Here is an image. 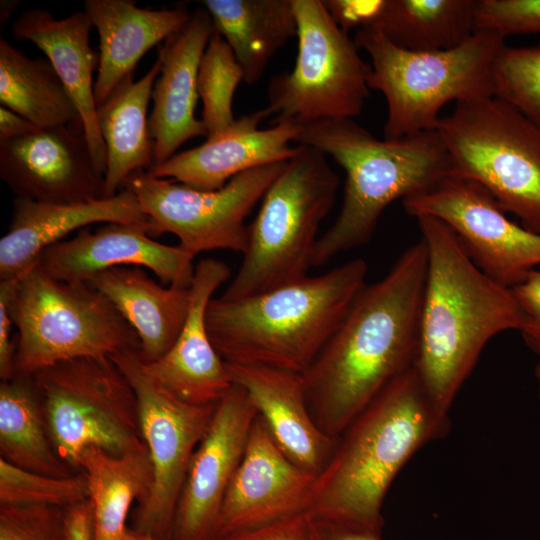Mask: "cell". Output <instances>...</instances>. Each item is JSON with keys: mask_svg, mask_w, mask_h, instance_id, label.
I'll list each match as a JSON object with an SVG mask.
<instances>
[{"mask_svg": "<svg viewBox=\"0 0 540 540\" xmlns=\"http://www.w3.org/2000/svg\"><path fill=\"white\" fill-rule=\"evenodd\" d=\"M426 269L427 249L420 239L381 280L363 286L303 375L310 413L329 437L337 439L386 386L413 367Z\"/></svg>", "mask_w": 540, "mask_h": 540, "instance_id": "cell-1", "label": "cell"}, {"mask_svg": "<svg viewBox=\"0 0 540 540\" xmlns=\"http://www.w3.org/2000/svg\"><path fill=\"white\" fill-rule=\"evenodd\" d=\"M416 220L427 269L413 368L432 403L449 414L486 344L519 331L522 313L513 289L485 275L447 224L432 216Z\"/></svg>", "mask_w": 540, "mask_h": 540, "instance_id": "cell-2", "label": "cell"}, {"mask_svg": "<svg viewBox=\"0 0 540 540\" xmlns=\"http://www.w3.org/2000/svg\"><path fill=\"white\" fill-rule=\"evenodd\" d=\"M450 429L414 368L388 386L337 438L317 476L310 511L324 521L381 532L384 498L403 466Z\"/></svg>", "mask_w": 540, "mask_h": 540, "instance_id": "cell-3", "label": "cell"}, {"mask_svg": "<svg viewBox=\"0 0 540 540\" xmlns=\"http://www.w3.org/2000/svg\"><path fill=\"white\" fill-rule=\"evenodd\" d=\"M356 258L318 276L237 300L212 298L205 313L211 342L225 363L305 374L365 285Z\"/></svg>", "mask_w": 540, "mask_h": 540, "instance_id": "cell-4", "label": "cell"}, {"mask_svg": "<svg viewBox=\"0 0 540 540\" xmlns=\"http://www.w3.org/2000/svg\"><path fill=\"white\" fill-rule=\"evenodd\" d=\"M295 143L330 156L346 173L341 210L318 238L312 267L369 242L388 205L451 173L448 151L436 130L378 139L354 119L319 120L302 125Z\"/></svg>", "mask_w": 540, "mask_h": 540, "instance_id": "cell-5", "label": "cell"}, {"mask_svg": "<svg viewBox=\"0 0 540 540\" xmlns=\"http://www.w3.org/2000/svg\"><path fill=\"white\" fill-rule=\"evenodd\" d=\"M353 40L371 58L369 88L382 92L387 102L385 139L436 130L441 109L451 101L493 97V64L505 45V38L491 31L428 52L399 48L369 28L357 30Z\"/></svg>", "mask_w": 540, "mask_h": 540, "instance_id": "cell-6", "label": "cell"}, {"mask_svg": "<svg viewBox=\"0 0 540 540\" xmlns=\"http://www.w3.org/2000/svg\"><path fill=\"white\" fill-rule=\"evenodd\" d=\"M299 146L248 225L247 249L236 276L221 295L224 299L262 294L308 276L317 233L335 203L339 177L326 155Z\"/></svg>", "mask_w": 540, "mask_h": 540, "instance_id": "cell-7", "label": "cell"}, {"mask_svg": "<svg viewBox=\"0 0 540 540\" xmlns=\"http://www.w3.org/2000/svg\"><path fill=\"white\" fill-rule=\"evenodd\" d=\"M10 313L17 329L16 375L140 349L135 330L106 296L88 283L55 279L36 263L17 278Z\"/></svg>", "mask_w": 540, "mask_h": 540, "instance_id": "cell-8", "label": "cell"}, {"mask_svg": "<svg viewBox=\"0 0 540 540\" xmlns=\"http://www.w3.org/2000/svg\"><path fill=\"white\" fill-rule=\"evenodd\" d=\"M451 173L480 184L525 228L540 233V127L506 102H458L436 128Z\"/></svg>", "mask_w": 540, "mask_h": 540, "instance_id": "cell-9", "label": "cell"}, {"mask_svg": "<svg viewBox=\"0 0 540 540\" xmlns=\"http://www.w3.org/2000/svg\"><path fill=\"white\" fill-rule=\"evenodd\" d=\"M32 377L53 446L77 472L80 455L88 447L114 455L147 448L135 390L110 357L61 361Z\"/></svg>", "mask_w": 540, "mask_h": 540, "instance_id": "cell-10", "label": "cell"}, {"mask_svg": "<svg viewBox=\"0 0 540 540\" xmlns=\"http://www.w3.org/2000/svg\"><path fill=\"white\" fill-rule=\"evenodd\" d=\"M298 49L289 72L275 75L265 107L272 125L353 119L369 98L371 65L332 19L323 0H292Z\"/></svg>", "mask_w": 540, "mask_h": 540, "instance_id": "cell-11", "label": "cell"}, {"mask_svg": "<svg viewBox=\"0 0 540 540\" xmlns=\"http://www.w3.org/2000/svg\"><path fill=\"white\" fill-rule=\"evenodd\" d=\"M286 164L287 161L253 168L214 191L193 189L147 172L131 175L122 188L136 195L148 218L152 238L174 234L178 245L193 257L217 249L243 255L249 236L245 220Z\"/></svg>", "mask_w": 540, "mask_h": 540, "instance_id": "cell-12", "label": "cell"}, {"mask_svg": "<svg viewBox=\"0 0 540 540\" xmlns=\"http://www.w3.org/2000/svg\"><path fill=\"white\" fill-rule=\"evenodd\" d=\"M110 358L135 390L142 438L153 465V483L147 497L136 505L132 529L159 540H171L191 457L217 404L193 405L175 397L150 377L138 351H122Z\"/></svg>", "mask_w": 540, "mask_h": 540, "instance_id": "cell-13", "label": "cell"}, {"mask_svg": "<svg viewBox=\"0 0 540 540\" xmlns=\"http://www.w3.org/2000/svg\"><path fill=\"white\" fill-rule=\"evenodd\" d=\"M413 217L432 216L457 235L473 263L500 285L514 288L540 268V233L506 215L477 182L450 173L402 200Z\"/></svg>", "mask_w": 540, "mask_h": 540, "instance_id": "cell-14", "label": "cell"}, {"mask_svg": "<svg viewBox=\"0 0 540 540\" xmlns=\"http://www.w3.org/2000/svg\"><path fill=\"white\" fill-rule=\"evenodd\" d=\"M257 415L247 392L237 384L217 403L191 457L171 540H216L221 507Z\"/></svg>", "mask_w": 540, "mask_h": 540, "instance_id": "cell-15", "label": "cell"}, {"mask_svg": "<svg viewBox=\"0 0 540 540\" xmlns=\"http://www.w3.org/2000/svg\"><path fill=\"white\" fill-rule=\"evenodd\" d=\"M0 178L15 197L70 204L104 198L82 121L0 140Z\"/></svg>", "mask_w": 540, "mask_h": 540, "instance_id": "cell-16", "label": "cell"}, {"mask_svg": "<svg viewBox=\"0 0 540 540\" xmlns=\"http://www.w3.org/2000/svg\"><path fill=\"white\" fill-rule=\"evenodd\" d=\"M316 478L285 455L257 415L221 507L216 540L310 511Z\"/></svg>", "mask_w": 540, "mask_h": 540, "instance_id": "cell-17", "label": "cell"}, {"mask_svg": "<svg viewBox=\"0 0 540 540\" xmlns=\"http://www.w3.org/2000/svg\"><path fill=\"white\" fill-rule=\"evenodd\" d=\"M194 257L179 245L170 246L149 235L148 222L107 223L46 248L36 264L49 276L65 282L88 281L97 273L119 266L151 270L168 286L189 288Z\"/></svg>", "mask_w": 540, "mask_h": 540, "instance_id": "cell-18", "label": "cell"}, {"mask_svg": "<svg viewBox=\"0 0 540 540\" xmlns=\"http://www.w3.org/2000/svg\"><path fill=\"white\" fill-rule=\"evenodd\" d=\"M267 117L265 108L243 115L223 133L155 164L147 173L193 189L214 191L240 173L286 162L299 150L300 146L291 142L295 143L302 125L282 122L259 129V123Z\"/></svg>", "mask_w": 540, "mask_h": 540, "instance_id": "cell-19", "label": "cell"}, {"mask_svg": "<svg viewBox=\"0 0 540 540\" xmlns=\"http://www.w3.org/2000/svg\"><path fill=\"white\" fill-rule=\"evenodd\" d=\"M221 260L205 258L195 266L190 305L171 349L144 369L160 386L193 405H216L234 385L225 362L209 337L205 313L214 292L230 278Z\"/></svg>", "mask_w": 540, "mask_h": 540, "instance_id": "cell-20", "label": "cell"}, {"mask_svg": "<svg viewBox=\"0 0 540 540\" xmlns=\"http://www.w3.org/2000/svg\"><path fill=\"white\" fill-rule=\"evenodd\" d=\"M213 32L210 14L199 8L159 50L161 69L152 89L149 116L154 165L174 156L188 140L208 137L202 120L195 116V107L199 64Z\"/></svg>", "mask_w": 540, "mask_h": 540, "instance_id": "cell-21", "label": "cell"}, {"mask_svg": "<svg viewBox=\"0 0 540 540\" xmlns=\"http://www.w3.org/2000/svg\"><path fill=\"white\" fill-rule=\"evenodd\" d=\"M145 222L148 218L128 188L110 198L70 204L15 197L8 230L0 239V280L19 277L46 248L75 230L95 223Z\"/></svg>", "mask_w": 540, "mask_h": 540, "instance_id": "cell-22", "label": "cell"}, {"mask_svg": "<svg viewBox=\"0 0 540 540\" xmlns=\"http://www.w3.org/2000/svg\"><path fill=\"white\" fill-rule=\"evenodd\" d=\"M234 384L248 394L273 439L299 467L318 476L330 461L337 439L313 419L303 374L252 364H228Z\"/></svg>", "mask_w": 540, "mask_h": 540, "instance_id": "cell-23", "label": "cell"}, {"mask_svg": "<svg viewBox=\"0 0 540 540\" xmlns=\"http://www.w3.org/2000/svg\"><path fill=\"white\" fill-rule=\"evenodd\" d=\"M92 28L84 10L57 19L48 10L33 8L15 20L11 32L19 41L32 42L51 62L81 116L94 166L104 176L107 155L97 124L93 80L99 56L90 46Z\"/></svg>", "mask_w": 540, "mask_h": 540, "instance_id": "cell-24", "label": "cell"}, {"mask_svg": "<svg viewBox=\"0 0 540 540\" xmlns=\"http://www.w3.org/2000/svg\"><path fill=\"white\" fill-rule=\"evenodd\" d=\"M84 11L99 36L96 106L133 75L151 48L178 32L192 15L185 6L141 8L132 0H85Z\"/></svg>", "mask_w": 540, "mask_h": 540, "instance_id": "cell-25", "label": "cell"}, {"mask_svg": "<svg viewBox=\"0 0 540 540\" xmlns=\"http://www.w3.org/2000/svg\"><path fill=\"white\" fill-rule=\"evenodd\" d=\"M88 284L106 296L135 330L143 363L155 362L171 349L187 318L190 287L159 285L137 266L110 268Z\"/></svg>", "mask_w": 540, "mask_h": 540, "instance_id": "cell-26", "label": "cell"}, {"mask_svg": "<svg viewBox=\"0 0 540 540\" xmlns=\"http://www.w3.org/2000/svg\"><path fill=\"white\" fill-rule=\"evenodd\" d=\"M161 56L139 80L126 77L96 106L99 131L106 148L104 198L118 194L133 174L154 166V143L149 130L148 105L160 73Z\"/></svg>", "mask_w": 540, "mask_h": 540, "instance_id": "cell-27", "label": "cell"}, {"mask_svg": "<svg viewBox=\"0 0 540 540\" xmlns=\"http://www.w3.org/2000/svg\"><path fill=\"white\" fill-rule=\"evenodd\" d=\"M202 4L214 29L234 51L248 85L257 83L275 53L297 36L292 0H204Z\"/></svg>", "mask_w": 540, "mask_h": 540, "instance_id": "cell-28", "label": "cell"}, {"mask_svg": "<svg viewBox=\"0 0 540 540\" xmlns=\"http://www.w3.org/2000/svg\"><path fill=\"white\" fill-rule=\"evenodd\" d=\"M79 468L88 482L94 540H129L130 508L147 497L153 483L148 449L114 455L88 447L80 455Z\"/></svg>", "mask_w": 540, "mask_h": 540, "instance_id": "cell-29", "label": "cell"}, {"mask_svg": "<svg viewBox=\"0 0 540 540\" xmlns=\"http://www.w3.org/2000/svg\"><path fill=\"white\" fill-rule=\"evenodd\" d=\"M0 454L10 464L51 477L81 473L58 456L32 375L0 383Z\"/></svg>", "mask_w": 540, "mask_h": 540, "instance_id": "cell-30", "label": "cell"}, {"mask_svg": "<svg viewBox=\"0 0 540 540\" xmlns=\"http://www.w3.org/2000/svg\"><path fill=\"white\" fill-rule=\"evenodd\" d=\"M0 103L39 129L82 121L81 116L47 58H30L0 39Z\"/></svg>", "mask_w": 540, "mask_h": 540, "instance_id": "cell-31", "label": "cell"}, {"mask_svg": "<svg viewBox=\"0 0 540 540\" xmlns=\"http://www.w3.org/2000/svg\"><path fill=\"white\" fill-rule=\"evenodd\" d=\"M477 0H386L372 28L415 52L460 46L475 32Z\"/></svg>", "mask_w": 540, "mask_h": 540, "instance_id": "cell-32", "label": "cell"}, {"mask_svg": "<svg viewBox=\"0 0 540 540\" xmlns=\"http://www.w3.org/2000/svg\"><path fill=\"white\" fill-rule=\"evenodd\" d=\"M244 80L243 69L227 41L214 29L199 64L197 91L202 101L201 120L215 137L236 121L232 102L236 88Z\"/></svg>", "mask_w": 540, "mask_h": 540, "instance_id": "cell-33", "label": "cell"}, {"mask_svg": "<svg viewBox=\"0 0 540 540\" xmlns=\"http://www.w3.org/2000/svg\"><path fill=\"white\" fill-rule=\"evenodd\" d=\"M492 76L494 97L540 127V43L528 47L505 44L494 60Z\"/></svg>", "mask_w": 540, "mask_h": 540, "instance_id": "cell-34", "label": "cell"}, {"mask_svg": "<svg viewBox=\"0 0 540 540\" xmlns=\"http://www.w3.org/2000/svg\"><path fill=\"white\" fill-rule=\"evenodd\" d=\"M88 496V482L83 472L56 478L22 469L0 457V504L67 508Z\"/></svg>", "mask_w": 540, "mask_h": 540, "instance_id": "cell-35", "label": "cell"}, {"mask_svg": "<svg viewBox=\"0 0 540 540\" xmlns=\"http://www.w3.org/2000/svg\"><path fill=\"white\" fill-rule=\"evenodd\" d=\"M65 509L0 504V540H68Z\"/></svg>", "mask_w": 540, "mask_h": 540, "instance_id": "cell-36", "label": "cell"}, {"mask_svg": "<svg viewBox=\"0 0 540 540\" xmlns=\"http://www.w3.org/2000/svg\"><path fill=\"white\" fill-rule=\"evenodd\" d=\"M502 37L540 33V0H477L475 32Z\"/></svg>", "mask_w": 540, "mask_h": 540, "instance_id": "cell-37", "label": "cell"}, {"mask_svg": "<svg viewBox=\"0 0 540 540\" xmlns=\"http://www.w3.org/2000/svg\"><path fill=\"white\" fill-rule=\"evenodd\" d=\"M220 540H321L316 517L304 511Z\"/></svg>", "mask_w": 540, "mask_h": 540, "instance_id": "cell-38", "label": "cell"}, {"mask_svg": "<svg viewBox=\"0 0 540 540\" xmlns=\"http://www.w3.org/2000/svg\"><path fill=\"white\" fill-rule=\"evenodd\" d=\"M512 289L522 313L519 332L525 345L540 362V268L533 270Z\"/></svg>", "mask_w": 540, "mask_h": 540, "instance_id": "cell-39", "label": "cell"}, {"mask_svg": "<svg viewBox=\"0 0 540 540\" xmlns=\"http://www.w3.org/2000/svg\"><path fill=\"white\" fill-rule=\"evenodd\" d=\"M386 0H323L335 23L346 33L350 30L372 28Z\"/></svg>", "mask_w": 540, "mask_h": 540, "instance_id": "cell-40", "label": "cell"}, {"mask_svg": "<svg viewBox=\"0 0 540 540\" xmlns=\"http://www.w3.org/2000/svg\"><path fill=\"white\" fill-rule=\"evenodd\" d=\"M18 278V277H17ZM17 278L0 280V378L8 381L15 377L16 343L12 338L14 326L11 313L10 301L16 287Z\"/></svg>", "mask_w": 540, "mask_h": 540, "instance_id": "cell-41", "label": "cell"}, {"mask_svg": "<svg viewBox=\"0 0 540 540\" xmlns=\"http://www.w3.org/2000/svg\"><path fill=\"white\" fill-rule=\"evenodd\" d=\"M68 540H94L93 511L89 499L65 509Z\"/></svg>", "mask_w": 540, "mask_h": 540, "instance_id": "cell-42", "label": "cell"}, {"mask_svg": "<svg viewBox=\"0 0 540 540\" xmlns=\"http://www.w3.org/2000/svg\"><path fill=\"white\" fill-rule=\"evenodd\" d=\"M316 519L321 540H383L381 532Z\"/></svg>", "mask_w": 540, "mask_h": 540, "instance_id": "cell-43", "label": "cell"}, {"mask_svg": "<svg viewBox=\"0 0 540 540\" xmlns=\"http://www.w3.org/2000/svg\"><path fill=\"white\" fill-rule=\"evenodd\" d=\"M38 130L37 126L23 116L7 107H0V140L24 137Z\"/></svg>", "mask_w": 540, "mask_h": 540, "instance_id": "cell-44", "label": "cell"}, {"mask_svg": "<svg viewBox=\"0 0 540 540\" xmlns=\"http://www.w3.org/2000/svg\"><path fill=\"white\" fill-rule=\"evenodd\" d=\"M16 2L14 1H1V7H4V9L1 8V22H5L6 19L10 16L11 12L14 11V6H17L18 4H14Z\"/></svg>", "mask_w": 540, "mask_h": 540, "instance_id": "cell-45", "label": "cell"}, {"mask_svg": "<svg viewBox=\"0 0 540 540\" xmlns=\"http://www.w3.org/2000/svg\"><path fill=\"white\" fill-rule=\"evenodd\" d=\"M129 540H159V539L153 536L147 535V534L137 532L133 529H130Z\"/></svg>", "mask_w": 540, "mask_h": 540, "instance_id": "cell-46", "label": "cell"}, {"mask_svg": "<svg viewBox=\"0 0 540 540\" xmlns=\"http://www.w3.org/2000/svg\"><path fill=\"white\" fill-rule=\"evenodd\" d=\"M534 374H535V378H536V380H537V385H538V397H539V400H540V362H539V361H538V363H537L536 366H535Z\"/></svg>", "mask_w": 540, "mask_h": 540, "instance_id": "cell-47", "label": "cell"}]
</instances>
